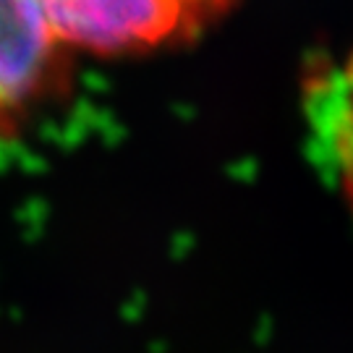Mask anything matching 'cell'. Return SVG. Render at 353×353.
Wrapping results in <instances>:
<instances>
[{
    "label": "cell",
    "instance_id": "obj_3",
    "mask_svg": "<svg viewBox=\"0 0 353 353\" xmlns=\"http://www.w3.org/2000/svg\"><path fill=\"white\" fill-rule=\"evenodd\" d=\"M309 100L314 134L330 176L353 214V50L338 68L325 74Z\"/></svg>",
    "mask_w": 353,
    "mask_h": 353
},
{
    "label": "cell",
    "instance_id": "obj_2",
    "mask_svg": "<svg viewBox=\"0 0 353 353\" xmlns=\"http://www.w3.org/2000/svg\"><path fill=\"white\" fill-rule=\"evenodd\" d=\"M65 79V48L42 0H0V128L19 123Z\"/></svg>",
    "mask_w": 353,
    "mask_h": 353
},
{
    "label": "cell",
    "instance_id": "obj_4",
    "mask_svg": "<svg viewBox=\"0 0 353 353\" xmlns=\"http://www.w3.org/2000/svg\"><path fill=\"white\" fill-rule=\"evenodd\" d=\"M183 6H186V11L191 13V19L196 21L199 29L214 21V19H220L223 13H228L239 0H181Z\"/></svg>",
    "mask_w": 353,
    "mask_h": 353
},
{
    "label": "cell",
    "instance_id": "obj_1",
    "mask_svg": "<svg viewBox=\"0 0 353 353\" xmlns=\"http://www.w3.org/2000/svg\"><path fill=\"white\" fill-rule=\"evenodd\" d=\"M63 48L126 55L199 32L181 0H42Z\"/></svg>",
    "mask_w": 353,
    "mask_h": 353
}]
</instances>
